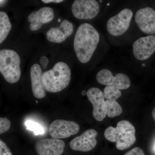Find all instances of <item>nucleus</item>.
Segmentation results:
<instances>
[{
	"label": "nucleus",
	"mask_w": 155,
	"mask_h": 155,
	"mask_svg": "<svg viewBox=\"0 0 155 155\" xmlns=\"http://www.w3.org/2000/svg\"><path fill=\"white\" fill-rule=\"evenodd\" d=\"M54 16V10L51 7H43L33 11L28 17L29 29L34 31L39 30L44 25L51 22Z\"/></svg>",
	"instance_id": "11"
},
{
	"label": "nucleus",
	"mask_w": 155,
	"mask_h": 155,
	"mask_svg": "<svg viewBox=\"0 0 155 155\" xmlns=\"http://www.w3.org/2000/svg\"><path fill=\"white\" fill-rule=\"evenodd\" d=\"M42 67L38 63L31 65L30 69V76L31 90L33 95L38 99H42L46 96V91L42 81Z\"/></svg>",
	"instance_id": "16"
},
{
	"label": "nucleus",
	"mask_w": 155,
	"mask_h": 155,
	"mask_svg": "<svg viewBox=\"0 0 155 155\" xmlns=\"http://www.w3.org/2000/svg\"><path fill=\"white\" fill-rule=\"evenodd\" d=\"M104 94L105 98L110 101H116L122 95L120 90L113 87L107 86L104 89Z\"/></svg>",
	"instance_id": "19"
},
{
	"label": "nucleus",
	"mask_w": 155,
	"mask_h": 155,
	"mask_svg": "<svg viewBox=\"0 0 155 155\" xmlns=\"http://www.w3.org/2000/svg\"><path fill=\"white\" fill-rule=\"evenodd\" d=\"M99 5L95 0H75L71 7L73 16L81 19H91L99 11Z\"/></svg>",
	"instance_id": "6"
},
{
	"label": "nucleus",
	"mask_w": 155,
	"mask_h": 155,
	"mask_svg": "<svg viewBox=\"0 0 155 155\" xmlns=\"http://www.w3.org/2000/svg\"><path fill=\"white\" fill-rule=\"evenodd\" d=\"M80 129L76 122L63 119H57L51 123L49 132L53 138L62 139L77 134Z\"/></svg>",
	"instance_id": "7"
},
{
	"label": "nucleus",
	"mask_w": 155,
	"mask_h": 155,
	"mask_svg": "<svg viewBox=\"0 0 155 155\" xmlns=\"http://www.w3.org/2000/svg\"><path fill=\"white\" fill-rule=\"evenodd\" d=\"M71 71L66 62L58 61L51 69L43 72L42 81L46 91L59 92L66 88L71 80Z\"/></svg>",
	"instance_id": "2"
},
{
	"label": "nucleus",
	"mask_w": 155,
	"mask_h": 155,
	"mask_svg": "<svg viewBox=\"0 0 155 155\" xmlns=\"http://www.w3.org/2000/svg\"><path fill=\"white\" fill-rule=\"evenodd\" d=\"M97 132L94 129L87 130L70 141L69 146L73 150L83 152L90 151L97 145Z\"/></svg>",
	"instance_id": "10"
},
{
	"label": "nucleus",
	"mask_w": 155,
	"mask_h": 155,
	"mask_svg": "<svg viewBox=\"0 0 155 155\" xmlns=\"http://www.w3.org/2000/svg\"><path fill=\"white\" fill-rule=\"evenodd\" d=\"M134 126L127 120H122L116 127L110 126L106 129L104 136L109 141L116 143V147L120 150L127 149L136 140Z\"/></svg>",
	"instance_id": "3"
},
{
	"label": "nucleus",
	"mask_w": 155,
	"mask_h": 155,
	"mask_svg": "<svg viewBox=\"0 0 155 155\" xmlns=\"http://www.w3.org/2000/svg\"><path fill=\"white\" fill-rule=\"evenodd\" d=\"M0 155H13L8 147L2 140H0Z\"/></svg>",
	"instance_id": "22"
},
{
	"label": "nucleus",
	"mask_w": 155,
	"mask_h": 155,
	"mask_svg": "<svg viewBox=\"0 0 155 155\" xmlns=\"http://www.w3.org/2000/svg\"><path fill=\"white\" fill-rule=\"evenodd\" d=\"M89 101L93 106V116L98 121H102L107 116V104L104 93L97 87H91L86 93Z\"/></svg>",
	"instance_id": "9"
},
{
	"label": "nucleus",
	"mask_w": 155,
	"mask_h": 155,
	"mask_svg": "<svg viewBox=\"0 0 155 155\" xmlns=\"http://www.w3.org/2000/svg\"><path fill=\"white\" fill-rule=\"evenodd\" d=\"M73 30L74 26L72 22L67 19H64L59 26L50 28L47 32L46 36L51 42L62 43L72 35Z\"/></svg>",
	"instance_id": "15"
},
{
	"label": "nucleus",
	"mask_w": 155,
	"mask_h": 155,
	"mask_svg": "<svg viewBox=\"0 0 155 155\" xmlns=\"http://www.w3.org/2000/svg\"><path fill=\"white\" fill-rule=\"evenodd\" d=\"M132 17L133 12L131 10L123 9L108 20L107 27L108 32L114 36L122 35L129 28Z\"/></svg>",
	"instance_id": "5"
},
{
	"label": "nucleus",
	"mask_w": 155,
	"mask_h": 155,
	"mask_svg": "<svg viewBox=\"0 0 155 155\" xmlns=\"http://www.w3.org/2000/svg\"><path fill=\"white\" fill-rule=\"evenodd\" d=\"M64 141L58 139H43L35 144V149L38 155H61L65 149Z\"/></svg>",
	"instance_id": "14"
},
{
	"label": "nucleus",
	"mask_w": 155,
	"mask_h": 155,
	"mask_svg": "<svg viewBox=\"0 0 155 155\" xmlns=\"http://www.w3.org/2000/svg\"><path fill=\"white\" fill-rule=\"evenodd\" d=\"M20 56L14 50L2 49L0 50V72L5 80L9 83H17L21 75Z\"/></svg>",
	"instance_id": "4"
},
{
	"label": "nucleus",
	"mask_w": 155,
	"mask_h": 155,
	"mask_svg": "<svg viewBox=\"0 0 155 155\" xmlns=\"http://www.w3.org/2000/svg\"><path fill=\"white\" fill-rule=\"evenodd\" d=\"M124 155H145V154L141 148L136 147L127 152Z\"/></svg>",
	"instance_id": "23"
},
{
	"label": "nucleus",
	"mask_w": 155,
	"mask_h": 155,
	"mask_svg": "<svg viewBox=\"0 0 155 155\" xmlns=\"http://www.w3.org/2000/svg\"><path fill=\"white\" fill-rule=\"evenodd\" d=\"M25 125H26L27 129L33 131L35 135L42 134L44 133L43 128L38 123L30 120H28L25 122Z\"/></svg>",
	"instance_id": "20"
},
{
	"label": "nucleus",
	"mask_w": 155,
	"mask_h": 155,
	"mask_svg": "<svg viewBox=\"0 0 155 155\" xmlns=\"http://www.w3.org/2000/svg\"><path fill=\"white\" fill-rule=\"evenodd\" d=\"M11 122L7 118H0V134L5 133L10 129Z\"/></svg>",
	"instance_id": "21"
},
{
	"label": "nucleus",
	"mask_w": 155,
	"mask_h": 155,
	"mask_svg": "<svg viewBox=\"0 0 155 155\" xmlns=\"http://www.w3.org/2000/svg\"><path fill=\"white\" fill-rule=\"evenodd\" d=\"M107 115L110 118H114L121 115L122 109L119 103L116 101L106 100Z\"/></svg>",
	"instance_id": "18"
},
{
	"label": "nucleus",
	"mask_w": 155,
	"mask_h": 155,
	"mask_svg": "<svg viewBox=\"0 0 155 155\" xmlns=\"http://www.w3.org/2000/svg\"><path fill=\"white\" fill-rule=\"evenodd\" d=\"M12 25L8 14L5 11L0 12V44L5 41L12 29Z\"/></svg>",
	"instance_id": "17"
},
{
	"label": "nucleus",
	"mask_w": 155,
	"mask_h": 155,
	"mask_svg": "<svg viewBox=\"0 0 155 155\" xmlns=\"http://www.w3.org/2000/svg\"><path fill=\"white\" fill-rule=\"evenodd\" d=\"M100 40L98 32L88 23L81 24L78 28L73 41L76 57L82 64L90 61Z\"/></svg>",
	"instance_id": "1"
},
{
	"label": "nucleus",
	"mask_w": 155,
	"mask_h": 155,
	"mask_svg": "<svg viewBox=\"0 0 155 155\" xmlns=\"http://www.w3.org/2000/svg\"><path fill=\"white\" fill-rule=\"evenodd\" d=\"M155 51V36L154 35L140 38L133 43L134 55L139 61L147 60Z\"/></svg>",
	"instance_id": "12"
},
{
	"label": "nucleus",
	"mask_w": 155,
	"mask_h": 155,
	"mask_svg": "<svg viewBox=\"0 0 155 155\" xmlns=\"http://www.w3.org/2000/svg\"><path fill=\"white\" fill-rule=\"evenodd\" d=\"M97 81L101 84L113 87L119 90L129 88L130 81L128 76L122 73H118L114 76L113 73L107 69H103L97 73Z\"/></svg>",
	"instance_id": "8"
},
{
	"label": "nucleus",
	"mask_w": 155,
	"mask_h": 155,
	"mask_svg": "<svg viewBox=\"0 0 155 155\" xmlns=\"http://www.w3.org/2000/svg\"><path fill=\"white\" fill-rule=\"evenodd\" d=\"M42 2L45 4H49V3H61L64 2L63 0H42L41 1Z\"/></svg>",
	"instance_id": "24"
},
{
	"label": "nucleus",
	"mask_w": 155,
	"mask_h": 155,
	"mask_svg": "<svg viewBox=\"0 0 155 155\" xmlns=\"http://www.w3.org/2000/svg\"><path fill=\"white\" fill-rule=\"evenodd\" d=\"M136 23L143 33L155 34V11L147 7L139 10L135 15Z\"/></svg>",
	"instance_id": "13"
},
{
	"label": "nucleus",
	"mask_w": 155,
	"mask_h": 155,
	"mask_svg": "<svg viewBox=\"0 0 155 155\" xmlns=\"http://www.w3.org/2000/svg\"><path fill=\"white\" fill-rule=\"evenodd\" d=\"M152 116L153 117V119L154 120L155 122V107L154 108L153 110L152 113Z\"/></svg>",
	"instance_id": "25"
}]
</instances>
